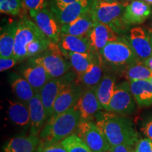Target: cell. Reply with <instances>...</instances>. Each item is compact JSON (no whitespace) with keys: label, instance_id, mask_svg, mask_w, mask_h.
<instances>
[{"label":"cell","instance_id":"obj_1","mask_svg":"<svg viewBox=\"0 0 152 152\" xmlns=\"http://www.w3.org/2000/svg\"><path fill=\"white\" fill-rule=\"evenodd\" d=\"M94 121L111 147L119 144L134 147L139 140L138 132L132 121L125 115L99 111L95 115Z\"/></svg>","mask_w":152,"mask_h":152},{"label":"cell","instance_id":"obj_2","mask_svg":"<svg viewBox=\"0 0 152 152\" xmlns=\"http://www.w3.org/2000/svg\"><path fill=\"white\" fill-rule=\"evenodd\" d=\"M99 54L104 71L113 74H123L129 66L140 61L128 41L123 38L106 45Z\"/></svg>","mask_w":152,"mask_h":152},{"label":"cell","instance_id":"obj_3","mask_svg":"<svg viewBox=\"0 0 152 152\" xmlns=\"http://www.w3.org/2000/svg\"><path fill=\"white\" fill-rule=\"evenodd\" d=\"M80 115L77 110L71 108L61 113L53 115L47 119L39 133L41 141L61 142L75 132Z\"/></svg>","mask_w":152,"mask_h":152},{"label":"cell","instance_id":"obj_4","mask_svg":"<svg viewBox=\"0 0 152 152\" xmlns=\"http://www.w3.org/2000/svg\"><path fill=\"white\" fill-rule=\"evenodd\" d=\"M58 44L52 42L46 51L30 58L29 63L43 66L52 78L60 77L70 71L71 65L64 58Z\"/></svg>","mask_w":152,"mask_h":152},{"label":"cell","instance_id":"obj_5","mask_svg":"<svg viewBox=\"0 0 152 152\" xmlns=\"http://www.w3.org/2000/svg\"><path fill=\"white\" fill-rule=\"evenodd\" d=\"M128 2L96 1L94 0L91 11L95 21L108 25L116 32L120 33L127 27L123 22V16Z\"/></svg>","mask_w":152,"mask_h":152},{"label":"cell","instance_id":"obj_6","mask_svg":"<svg viewBox=\"0 0 152 152\" xmlns=\"http://www.w3.org/2000/svg\"><path fill=\"white\" fill-rule=\"evenodd\" d=\"M45 35L35 22L23 17L18 22L14 50V57L18 62L27 58V46L34 39Z\"/></svg>","mask_w":152,"mask_h":152},{"label":"cell","instance_id":"obj_7","mask_svg":"<svg viewBox=\"0 0 152 152\" xmlns=\"http://www.w3.org/2000/svg\"><path fill=\"white\" fill-rule=\"evenodd\" d=\"M137 103L131 91L129 81L115 85L113 94L106 111L120 115H130L135 111Z\"/></svg>","mask_w":152,"mask_h":152},{"label":"cell","instance_id":"obj_8","mask_svg":"<svg viewBox=\"0 0 152 152\" xmlns=\"http://www.w3.org/2000/svg\"><path fill=\"white\" fill-rule=\"evenodd\" d=\"M77 74L75 71H69L61 77L49 80L42 89L39 94L42 102L45 106L47 119L53 115L55 101L58 94L68 83L75 80Z\"/></svg>","mask_w":152,"mask_h":152},{"label":"cell","instance_id":"obj_9","mask_svg":"<svg viewBox=\"0 0 152 152\" xmlns=\"http://www.w3.org/2000/svg\"><path fill=\"white\" fill-rule=\"evenodd\" d=\"M75 133L93 152H107L111 148L103 132L92 121H81Z\"/></svg>","mask_w":152,"mask_h":152},{"label":"cell","instance_id":"obj_10","mask_svg":"<svg viewBox=\"0 0 152 152\" xmlns=\"http://www.w3.org/2000/svg\"><path fill=\"white\" fill-rule=\"evenodd\" d=\"M30 16L45 35L52 42L58 44L61 36V28L54 13L47 7L34 12H30Z\"/></svg>","mask_w":152,"mask_h":152},{"label":"cell","instance_id":"obj_11","mask_svg":"<svg viewBox=\"0 0 152 152\" xmlns=\"http://www.w3.org/2000/svg\"><path fill=\"white\" fill-rule=\"evenodd\" d=\"M79 112L81 121L94 120L95 115L103 109L99 102L94 88H85L73 106Z\"/></svg>","mask_w":152,"mask_h":152},{"label":"cell","instance_id":"obj_12","mask_svg":"<svg viewBox=\"0 0 152 152\" xmlns=\"http://www.w3.org/2000/svg\"><path fill=\"white\" fill-rule=\"evenodd\" d=\"M150 35L142 27L133 28L130 30L127 40L140 61H144L152 56V45Z\"/></svg>","mask_w":152,"mask_h":152},{"label":"cell","instance_id":"obj_13","mask_svg":"<svg viewBox=\"0 0 152 152\" xmlns=\"http://www.w3.org/2000/svg\"><path fill=\"white\" fill-rule=\"evenodd\" d=\"M94 0H77L62 9H51L61 26L73 22L92 7Z\"/></svg>","mask_w":152,"mask_h":152},{"label":"cell","instance_id":"obj_14","mask_svg":"<svg viewBox=\"0 0 152 152\" xmlns=\"http://www.w3.org/2000/svg\"><path fill=\"white\" fill-rule=\"evenodd\" d=\"M118 33L111 27L95 21L87 37L90 39L92 50L99 52L106 45L119 39Z\"/></svg>","mask_w":152,"mask_h":152},{"label":"cell","instance_id":"obj_15","mask_svg":"<svg viewBox=\"0 0 152 152\" xmlns=\"http://www.w3.org/2000/svg\"><path fill=\"white\" fill-rule=\"evenodd\" d=\"M84 89L81 85L77 84L75 80L68 83L55 101L53 115L61 113L73 108Z\"/></svg>","mask_w":152,"mask_h":152},{"label":"cell","instance_id":"obj_16","mask_svg":"<svg viewBox=\"0 0 152 152\" xmlns=\"http://www.w3.org/2000/svg\"><path fill=\"white\" fill-rule=\"evenodd\" d=\"M152 14L151 5L142 0H133L128 4L123 16V22L127 28L145 22Z\"/></svg>","mask_w":152,"mask_h":152},{"label":"cell","instance_id":"obj_17","mask_svg":"<svg viewBox=\"0 0 152 152\" xmlns=\"http://www.w3.org/2000/svg\"><path fill=\"white\" fill-rule=\"evenodd\" d=\"M92 54V61L90 67L85 73L77 75L75 82L83 88H94L99 84L104 75V68L99 52L91 51Z\"/></svg>","mask_w":152,"mask_h":152},{"label":"cell","instance_id":"obj_18","mask_svg":"<svg viewBox=\"0 0 152 152\" xmlns=\"http://www.w3.org/2000/svg\"><path fill=\"white\" fill-rule=\"evenodd\" d=\"M28 108L30 119V134L39 136L47 121L46 111L39 93H35L28 104Z\"/></svg>","mask_w":152,"mask_h":152},{"label":"cell","instance_id":"obj_19","mask_svg":"<svg viewBox=\"0 0 152 152\" xmlns=\"http://www.w3.org/2000/svg\"><path fill=\"white\" fill-rule=\"evenodd\" d=\"M94 23L95 20L90 9L73 22L61 26V32L68 35L85 37L90 33Z\"/></svg>","mask_w":152,"mask_h":152},{"label":"cell","instance_id":"obj_20","mask_svg":"<svg viewBox=\"0 0 152 152\" xmlns=\"http://www.w3.org/2000/svg\"><path fill=\"white\" fill-rule=\"evenodd\" d=\"M58 45L63 52L90 53L92 51L90 39L87 36L81 37L61 33Z\"/></svg>","mask_w":152,"mask_h":152},{"label":"cell","instance_id":"obj_21","mask_svg":"<svg viewBox=\"0 0 152 152\" xmlns=\"http://www.w3.org/2000/svg\"><path fill=\"white\" fill-rule=\"evenodd\" d=\"M40 142L39 136L30 134L11 138L3 147L4 152H37Z\"/></svg>","mask_w":152,"mask_h":152},{"label":"cell","instance_id":"obj_22","mask_svg":"<svg viewBox=\"0 0 152 152\" xmlns=\"http://www.w3.org/2000/svg\"><path fill=\"white\" fill-rule=\"evenodd\" d=\"M115 87V74L106 73L95 87V93L103 109L106 111Z\"/></svg>","mask_w":152,"mask_h":152},{"label":"cell","instance_id":"obj_23","mask_svg":"<svg viewBox=\"0 0 152 152\" xmlns=\"http://www.w3.org/2000/svg\"><path fill=\"white\" fill-rule=\"evenodd\" d=\"M22 75L29 82L35 93H40L45 84L52 79L43 66L33 64H30V66L25 68Z\"/></svg>","mask_w":152,"mask_h":152},{"label":"cell","instance_id":"obj_24","mask_svg":"<svg viewBox=\"0 0 152 152\" xmlns=\"http://www.w3.org/2000/svg\"><path fill=\"white\" fill-rule=\"evenodd\" d=\"M9 80L11 89L17 99L28 105L35 94L29 82L23 75L20 76L16 73H11Z\"/></svg>","mask_w":152,"mask_h":152},{"label":"cell","instance_id":"obj_25","mask_svg":"<svg viewBox=\"0 0 152 152\" xmlns=\"http://www.w3.org/2000/svg\"><path fill=\"white\" fill-rule=\"evenodd\" d=\"M131 91L139 107L152 106V84L149 80L129 81Z\"/></svg>","mask_w":152,"mask_h":152},{"label":"cell","instance_id":"obj_26","mask_svg":"<svg viewBox=\"0 0 152 152\" xmlns=\"http://www.w3.org/2000/svg\"><path fill=\"white\" fill-rule=\"evenodd\" d=\"M9 102L8 113L9 119L15 125L22 128L30 126V112L27 104L19 100H7Z\"/></svg>","mask_w":152,"mask_h":152},{"label":"cell","instance_id":"obj_27","mask_svg":"<svg viewBox=\"0 0 152 152\" xmlns=\"http://www.w3.org/2000/svg\"><path fill=\"white\" fill-rule=\"evenodd\" d=\"M18 23H9L1 28L0 35V56H14L15 37Z\"/></svg>","mask_w":152,"mask_h":152},{"label":"cell","instance_id":"obj_28","mask_svg":"<svg viewBox=\"0 0 152 152\" xmlns=\"http://www.w3.org/2000/svg\"><path fill=\"white\" fill-rule=\"evenodd\" d=\"M64 56L68 58L71 68L77 75H80L87 71L92 61V54L90 53L63 52Z\"/></svg>","mask_w":152,"mask_h":152},{"label":"cell","instance_id":"obj_29","mask_svg":"<svg viewBox=\"0 0 152 152\" xmlns=\"http://www.w3.org/2000/svg\"><path fill=\"white\" fill-rule=\"evenodd\" d=\"M122 75L128 81H137L149 80L152 77V71L142 61H139L129 66Z\"/></svg>","mask_w":152,"mask_h":152},{"label":"cell","instance_id":"obj_30","mask_svg":"<svg viewBox=\"0 0 152 152\" xmlns=\"http://www.w3.org/2000/svg\"><path fill=\"white\" fill-rule=\"evenodd\" d=\"M61 142L67 152H93L75 133L67 137Z\"/></svg>","mask_w":152,"mask_h":152},{"label":"cell","instance_id":"obj_31","mask_svg":"<svg viewBox=\"0 0 152 152\" xmlns=\"http://www.w3.org/2000/svg\"><path fill=\"white\" fill-rule=\"evenodd\" d=\"M52 42L46 35L34 39L27 46V58H32L46 51Z\"/></svg>","mask_w":152,"mask_h":152},{"label":"cell","instance_id":"obj_32","mask_svg":"<svg viewBox=\"0 0 152 152\" xmlns=\"http://www.w3.org/2000/svg\"><path fill=\"white\" fill-rule=\"evenodd\" d=\"M26 8L23 0H0V11L1 14L17 16Z\"/></svg>","mask_w":152,"mask_h":152},{"label":"cell","instance_id":"obj_33","mask_svg":"<svg viewBox=\"0 0 152 152\" xmlns=\"http://www.w3.org/2000/svg\"><path fill=\"white\" fill-rule=\"evenodd\" d=\"M37 152H67L61 142L41 141Z\"/></svg>","mask_w":152,"mask_h":152},{"label":"cell","instance_id":"obj_34","mask_svg":"<svg viewBox=\"0 0 152 152\" xmlns=\"http://www.w3.org/2000/svg\"><path fill=\"white\" fill-rule=\"evenodd\" d=\"M26 9L29 12H34L47 7V0H23Z\"/></svg>","mask_w":152,"mask_h":152},{"label":"cell","instance_id":"obj_35","mask_svg":"<svg viewBox=\"0 0 152 152\" xmlns=\"http://www.w3.org/2000/svg\"><path fill=\"white\" fill-rule=\"evenodd\" d=\"M134 152H152V140L147 137L139 139L134 146Z\"/></svg>","mask_w":152,"mask_h":152},{"label":"cell","instance_id":"obj_36","mask_svg":"<svg viewBox=\"0 0 152 152\" xmlns=\"http://www.w3.org/2000/svg\"><path fill=\"white\" fill-rule=\"evenodd\" d=\"M140 130L146 137L152 140V113L143 120Z\"/></svg>","mask_w":152,"mask_h":152},{"label":"cell","instance_id":"obj_37","mask_svg":"<svg viewBox=\"0 0 152 152\" xmlns=\"http://www.w3.org/2000/svg\"><path fill=\"white\" fill-rule=\"evenodd\" d=\"M18 63L16 58L13 57H0V71H5L10 69Z\"/></svg>","mask_w":152,"mask_h":152},{"label":"cell","instance_id":"obj_38","mask_svg":"<svg viewBox=\"0 0 152 152\" xmlns=\"http://www.w3.org/2000/svg\"><path fill=\"white\" fill-rule=\"evenodd\" d=\"M134 146L128 145V144H119V145L111 147L107 152H134L133 150Z\"/></svg>","mask_w":152,"mask_h":152},{"label":"cell","instance_id":"obj_39","mask_svg":"<svg viewBox=\"0 0 152 152\" xmlns=\"http://www.w3.org/2000/svg\"><path fill=\"white\" fill-rule=\"evenodd\" d=\"M77 0H52L51 9H62L65 6Z\"/></svg>","mask_w":152,"mask_h":152},{"label":"cell","instance_id":"obj_40","mask_svg":"<svg viewBox=\"0 0 152 152\" xmlns=\"http://www.w3.org/2000/svg\"><path fill=\"white\" fill-rule=\"evenodd\" d=\"M144 64V65L147 66L148 68H149L151 71H152V56L149 57L146 60H144V61H142Z\"/></svg>","mask_w":152,"mask_h":152},{"label":"cell","instance_id":"obj_41","mask_svg":"<svg viewBox=\"0 0 152 152\" xmlns=\"http://www.w3.org/2000/svg\"><path fill=\"white\" fill-rule=\"evenodd\" d=\"M96 1H106V2H114V1H118V0H96Z\"/></svg>","mask_w":152,"mask_h":152},{"label":"cell","instance_id":"obj_42","mask_svg":"<svg viewBox=\"0 0 152 152\" xmlns=\"http://www.w3.org/2000/svg\"><path fill=\"white\" fill-rule=\"evenodd\" d=\"M144 1H145V2L149 4L152 5V0H144Z\"/></svg>","mask_w":152,"mask_h":152},{"label":"cell","instance_id":"obj_43","mask_svg":"<svg viewBox=\"0 0 152 152\" xmlns=\"http://www.w3.org/2000/svg\"><path fill=\"white\" fill-rule=\"evenodd\" d=\"M150 39H151V45H152V33H151V35H150Z\"/></svg>","mask_w":152,"mask_h":152},{"label":"cell","instance_id":"obj_44","mask_svg":"<svg viewBox=\"0 0 152 152\" xmlns=\"http://www.w3.org/2000/svg\"><path fill=\"white\" fill-rule=\"evenodd\" d=\"M149 80H150V82H151V84H152V77H151V78L149 79Z\"/></svg>","mask_w":152,"mask_h":152},{"label":"cell","instance_id":"obj_45","mask_svg":"<svg viewBox=\"0 0 152 152\" xmlns=\"http://www.w3.org/2000/svg\"><path fill=\"white\" fill-rule=\"evenodd\" d=\"M126 1H133V0H126Z\"/></svg>","mask_w":152,"mask_h":152},{"label":"cell","instance_id":"obj_46","mask_svg":"<svg viewBox=\"0 0 152 152\" xmlns=\"http://www.w3.org/2000/svg\"><path fill=\"white\" fill-rule=\"evenodd\" d=\"M151 25H152V22H151Z\"/></svg>","mask_w":152,"mask_h":152}]
</instances>
